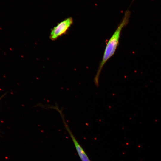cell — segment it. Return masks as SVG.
Here are the masks:
<instances>
[{
  "mask_svg": "<svg viewBox=\"0 0 161 161\" xmlns=\"http://www.w3.org/2000/svg\"><path fill=\"white\" fill-rule=\"evenodd\" d=\"M130 14V12L128 10L125 12L122 21L106 44L102 61L94 78V82L96 86L99 85V76L103 66L114 55L118 46L121 31L122 29L128 24Z\"/></svg>",
  "mask_w": 161,
  "mask_h": 161,
  "instance_id": "1",
  "label": "cell"
},
{
  "mask_svg": "<svg viewBox=\"0 0 161 161\" xmlns=\"http://www.w3.org/2000/svg\"><path fill=\"white\" fill-rule=\"evenodd\" d=\"M63 108L60 109V108H58L56 109V111L59 113L60 115L64 128L68 133L73 141L78 156L81 161H91L86 154L70 130L67 123L65 120L64 115L63 113Z\"/></svg>",
  "mask_w": 161,
  "mask_h": 161,
  "instance_id": "2",
  "label": "cell"
},
{
  "mask_svg": "<svg viewBox=\"0 0 161 161\" xmlns=\"http://www.w3.org/2000/svg\"><path fill=\"white\" fill-rule=\"evenodd\" d=\"M73 23L72 18L69 17L58 23L51 30L49 36L50 39L54 41L65 34Z\"/></svg>",
  "mask_w": 161,
  "mask_h": 161,
  "instance_id": "3",
  "label": "cell"
}]
</instances>
